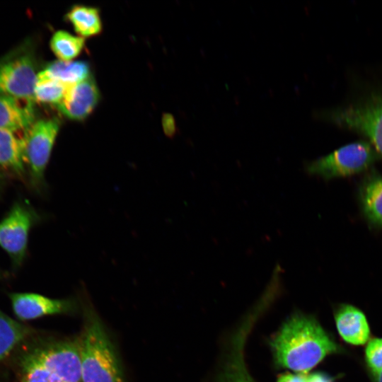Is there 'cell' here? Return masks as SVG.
<instances>
[{"label":"cell","instance_id":"obj_9","mask_svg":"<svg viewBox=\"0 0 382 382\" xmlns=\"http://www.w3.org/2000/svg\"><path fill=\"white\" fill-rule=\"evenodd\" d=\"M345 127L367 137L382 155V97L348 108L334 117Z\"/></svg>","mask_w":382,"mask_h":382},{"label":"cell","instance_id":"obj_3","mask_svg":"<svg viewBox=\"0 0 382 382\" xmlns=\"http://www.w3.org/2000/svg\"><path fill=\"white\" fill-rule=\"evenodd\" d=\"M38 73L33 50L21 45L0 66V94L35 103Z\"/></svg>","mask_w":382,"mask_h":382},{"label":"cell","instance_id":"obj_27","mask_svg":"<svg viewBox=\"0 0 382 382\" xmlns=\"http://www.w3.org/2000/svg\"><path fill=\"white\" fill-rule=\"evenodd\" d=\"M376 382H382V373L375 376Z\"/></svg>","mask_w":382,"mask_h":382},{"label":"cell","instance_id":"obj_5","mask_svg":"<svg viewBox=\"0 0 382 382\" xmlns=\"http://www.w3.org/2000/svg\"><path fill=\"white\" fill-rule=\"evenodd\" d=\"M59 127L57 118L40 119L24 132L25 164L35 185L43 181Z\"/></svg>","mask_w":382,"mask_h":382},{"label":"cell","instance_id":"obj_28","mask_svg":"<svg viewBox=\"0 0 382 382\" xmlns=\"http://www.w3.org/2000/svg\"><path fill=\"white\" fill-rule=\"evenodd\" d=\"M1 173H0V183H1Z\"/></svg>","mask_w":382,"mask_h":382},{"label":"cell","instance_id":"obj_4","mask_svg":"<svg viewBox=\"0 0 382 382\" xmlns=\"http://www.w3.org/2000/svg\"><path fill=\"white\" fill-rule=\"evenodd\" d=\"M375 158L376 152L369 143L354 142L309 163L306 170L326 179L349 176L366 169Z\"/></svg>","mask_w":382,"mask_h":382},{"label":"cell","instance_id":"obj_6","mask_svg":"<svg viewBox=\"0 0 382 382\" xmlns=\"http://www.w3.org/2000/svg\"><path fill=\"white\" fill-rule=\"evenodd\" d=\"M271 296L270 294H265L233 335L219 372V382H256L250 375L245 361V345L248 334L270 301Z\"/></svg>","mask_w":382,"mask_h":382},{"label":"cell","instance_id":"obj_8","mask_svg":"<svg viewBox=\"0 0 382 382\" xmlns=\"http://www.w3.org/2000/svg\"><path fill=\"white\" fill-rule=\"evenodd\" d=\"M31 354L62 382H81L80 338L54 342Z\"/></svg>","mask_w":382,"mask_h":382},{"label":"cell","instance_id":"obj_26","mask_svg":"<svg viewBox=\"0 0 382 382\" xmlns=\"http://www.w3.org/2000/svg\"><path fill=\"white\" fill-rule=\"evenodd\" d=\"M12 52V50L8 52L6 54L4 55L2 57L0 58V66L3 64V62L11 55Z\"/></svg>","mask_w":382,"mask_h":382},{"label":"cell","instance_id":"obj_13","mask_svg":"<svg viewBox=\"0 0 382 382\" xmlns=\"http://www.w3.org/2000/svg\"><path fill=\"white\" fill-rule=\"evenodd\" d=\"M35 120L34 103L0 94V129L24 132Z\"/></svg>","mask_w":382,"mask_h":382},{"label":"cell","instance_id":"obj_18","mask_svg":"<svg viewBox=\"0 0 382 382\" xmlns=\"http://www.w3.org/2000/svg\"><path fill=\"white\" fill-rule=\"evenodd\" d=\"M29 333L28 328L0 311V360Z\"/></svg>","mask_w":382,"mask_h":382},{"label":"cell","instance_id":"obj_11","mask_svg":"<svg viewBox=\"0 0 382 382\" xmlns=\"http://www.w3.org/2000/svg\"><path fill=\"white\" fill-rule=\"evenodd\" d=\"M10 297L15 314L23 320L66 313L74 306L71 301L53 299L38 294L16 293Z\"/></svg>","mask_w":382,"mask_h":382},{"label":"cell","instance_id":"obj_21","mask_svg":"<svg viewBox=\"0 0 382 382\" xmlns=\"http://www.w3.org/2000/svg\"><path fill=\"white\" fill-rule=\"evenodd\" d=\"M21 382H62L30 353L22 363Z\"/></svg>","mask_w":382,"mask_h":382},{"label":"cell","instance_id":"obj_19","mask_svg":"<svg viewBox=\"0 0 382 382\" xmlns=\"http://www.w3.org/2000/svg\"><path fill=\"white\" fill-rule=\"evenodd\" d=\"M85 45V39L65 30H57L50 40V47L59 60L69 62L80 54Z\"/></svg>","mask_w":382,"mask_h":382},{"label":"cell","instance_id":"obj_2","mask_svg":"<svg viewBox=\"0 0 382 382\" xmlns=\"http://www.w3.org/2000/svg\"><path fill=\"white\" fill-rule=\"evenodd\" d=\"M80 347L81 382H125L110 338L92 312H87Z\"/></svg>","mask_w":382,"mask_h":382},{"label":"cell","instance_id":"obj_23","mask_svg":"<svg viewBox=\"0 0 382 382\" xmlns=\"http://www.w3.org/2000/svg\"><path fill=\"white\" fill-rule=\"evenodd\" d=\"M162 122L166 135L173 137L177 131L176 123L173 115L168 113L163 115Z\"/></svg>","mask_w":382,"mask_h":382},{"label":"cell","instance_id":"obj_1","mask_svg":"<svg viewBox=\"0 0 382 382\" xmlns=\"http://www.w3.org/2000/svg\"><path fill=\"white\" fill-rule=\"evenodd\" d=\"M270 345L276 364L302 374H308L326 356L338 351L337 345L319 323L301 313L282 325Z\"/></svg>","mask_w":382,"mask_h":382},{"label":"cell","instance_id":"obj_16","mask_svg":"<svg viewBox=\"0 0 382 382\" xmlns=\"http://www.w3.org/2000/svg\"><path fill=\"white\" fill-rule=\"evenodd\" d=\"M65 18L82 37L98 35L102 30L100 12L96 7L74 5L66 13Z\"/></svg>","mask_w":382,"mask_h":382},{"label":"cell","instance_id":"obj_7","mask_svg":"<svg viewBox=\"0 0 382 382\" xmlns=\"http://www.w3.org/2000/svg\"><path fill=\"white\" fill-rule=\"evenodd\" d=\"M35 214L25 204L16 203L0 221V246L19 266L25 256L28 235Z\"/></svg>","mask_w":382,"mask_h":382},{"label":"cell","instance_id":"obj_12","mask_svg":"<svg viewBox=\"0 0 382 382\" xmlns=\"http://www.w3.org/2000/svg\"><path fill=\"white\" fill-rule=\"evenodd\" d=\"M337 330L347 343L362 345L369 338V326L364 314L357 308L346 304L337 310L335 316Z\"/></svg>","mask_w":382,"mask_h":382},{"label":"cell","instance_id":"obj_24","mask_svg":"<svg viewBox=\"0 0 382 382\" xmlns=\"http://www.w3.org/2000/svg\"><path fill=\"white\" fill-rule=\"evenodd\" d=\"M308 374H284L278 377L277 382H307Z\"/></svg>","mask_w":382,"mask_h":382},{"label":"cell","instance_id":"obj_17","mask_svg":"<svg viewBox=\"0 0 382 382\" xmlns=\"http://www.w3.org/2000/svg\"><path fill=\"white\" fill-rule=\"evenodd\" d=\"M361 203L367 219L375 226H382V178H375L366 183Z\"/></svg>","mask_w":382,"mask_h":382},{"label":"cell","instance_id":"obj_20","mask_svg":"<svg viewBox=\"0 0 382 382\" xmlns=\"http://www.w3.org/2000/svg\"><path fill=\"white\" fill-rule=\"evenodd\" d=\"M69 86L57 80L37 77L35 102L57 106L64 98Z\"/></svg>","mask_w":382,"mask_h":382},{"label":"cell","instance_id":"obj_25","mask_svg":"<svg viewBox=\"0 0 382 382\" xmlns=\"http://www.w3.org/2000/svg\"><path fill=\"white\" fill-rule=\"evenodd\" d=\"M307 382H333V381L328 375L318 372L308 374Z\"/></svg>","mask_w":382,"mask_h":382},{"label":"cell","instance_id":"obj_22","mask_svg":"<svg viewBox=\"0 0 382 382\" xmlns=\"http://www.w3.org/2000/svg\"><path fill=\"white\" fill-rule=\"evenodd\" d=\"M366 361L374 375L382 373V338H374L365 350Z\"/></svg>","mask_w":382,"mask_h":382},{"label":"cell","instance_id":"obj_14","mask_svg":"<svg viewBox=\"0 0 382 382\" xmlns=\"http://www.w3.org/2000/svg\"><path fill=\"white\" fill-rule=\"evenodd\" d=\"M0 129V168L21 177L25 171L24 134Z\"/></svg>","mask_w":382,"mask_h":382},{"label":"cell","instance_id":"obj_15","mask_svg":"<svg viewBox=\"0 0 382 382\" xmlns=\"http://www.w3.org/2000/svg\"><path fill=\"white\" fill-rule=\"evenodd\" d=\"M90 76L89 65L86 62L57 60L48 64L38 73V78L52 79L71 86Z\"/></svg>","mask_w":382,"mask_h":382},{"label":"cell","instance_id":"obj_10","mask_svg":"<svg viewBox=\"0 0 382 382\" xmlns=\"http://www.w3.org/2000/svg\"><path fill=\"white\" fill-rule=\"evenodd\" d=\"M100 92L92 76L69 86L64 98L57 106L62 114L70 120H83L94 110Z\"/></svg>","mask_w":382,"mask_h":382}]
</instances>
